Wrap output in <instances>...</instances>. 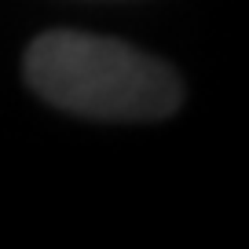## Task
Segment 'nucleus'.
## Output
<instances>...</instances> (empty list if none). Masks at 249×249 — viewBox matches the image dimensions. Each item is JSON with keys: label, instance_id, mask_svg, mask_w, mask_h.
Here are the masks:
<instances>
[{"label": "nucleus", "instance_id": "f257e3e1", "mask_svg": "<svg viewBox=\"0 0 249 249\" xmlns=\"http://www.w3.org/2000/svg\"><path fill=\"white\" fill-rule=\"evenodd\" d=\"M26 81L52 107L107 121H158L183 99L176 70L132 44L52 30L26 52Z\"/></svg>", "mask_w": 249, "mask_h": 249}]
</instances>
